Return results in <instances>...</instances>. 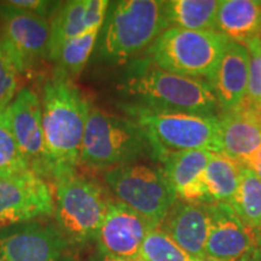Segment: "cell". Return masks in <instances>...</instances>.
<instances>
[{"instance_id":"cell-21","label":"cell","mask_w":261,"mask_h":261,"mask_svg":"<svg viewBox=\"0 0 261 261\" xmlns=\"http://www.w3.org/2000/svg\"><path fill=\"white\" fill-rule=\"evenodd\" d=\"M217 0H169L165 2V14L168 28L185 31H214Z\"/></svg>"},{"instance_id":"cell-32","label":"cell","mask_w":261,"mask_h":261,"mask_svg":"<svg viewBox=\"0 0 261 261\" xmlns=\"http://www.w3.org/2000/svg\"><path fill=\"white\" fill-rule=\"evenodd\" d=\"M249 109H250V108H249ZM252 110H253L254 113L256 114V116L259 117V120H260V121H261V106L256 107V108H254V109H252Z\"/></svg>"},{"instance_id":"cell-34","label":"cell","mask_w":261,"mask_h":261,"mask_svg":"<svg viewBox=\"0 0 261 261\" xmlns=\"http://www.w3.org/2000/svg\"><path fill=\"white\" fill-rule=\"evenodd\" d=\"M259 4H260V6H261V2H259Z\"/></svg>"},{"instance_id":"cell-1","label":"cell","mask_w":261,"mask_h":261,"mask_svg":"<svg viewBox=\"0 0 261 261\" xmlns=\"http://www.w3.org/2000/svg\"><path fill=\"white\" fill-rule=\"evenodd\" d=\"M40 100L45 145L57 182L75 174L80 165L91 104L73 80L57 70L45 81Z\"/></svg>"},{"instance_id":"cell-26","label":"cell","mask_w":261,"mask_h":261,"mask_svg":"<svg viewBox=\"0 0 261 261\" xmlns=\"http://www.w3.org/2000/svg\"><path fill=\"white\" fill-rule=\"evenodd\" d=\"M21 73L17 58L0 34V113L4 112L17 93V76Z\"/></svg>"},{"instance_id":"cell-9","label":"cell","mask_w":261,"mask_h":261,"mask_svg":"<svg viewBox=\"0 0 261 261\" xmlns=\"http://www.w3.org/2000/svg\"><path fill=\"white\" fill-rule=\"evenodd\" d=\"M73 247L51 223L33 220L0 228L2 261H73Z\"/></svg>"},{"instance_id":"cell-7","label":"cell","mask_w":261,"mask_h":261,"mask_svg":"<svg viewBox=\"0 0 261 261\" xmlns=\"http://www.w3.org/2000/svg\"><path fill=\"white\" fill-rule=\"evenodd\" d=\"M104 180L117 202L159 227L177 201L160 165L135 162L107 169Z\"/></svg>"},{"instance_id":"cell-30","label":"cell","mask_w":261,"mask_h":261,"mask_svg":"<svg viewBox=\"0 0 261 261\" xmlns=\"http://www.w3.org/2000/svg\"><path fill=\"white\" fill-rule=\"evenodd\" d=\"M244 166L249 169H252L257 177L261 179V145L259 146V149L247 160Z\"/></svg>"},{"instance_id":"cell-4","label":"cell","mask_w":261,"mask_h":261,"mask_svg":"<svg viewBox=\"0 0 261 261\" xmlns=\"http://www.w3.org/2000/svg\"><path fill=\"white\" fill-rule=\"evenodd\" d=\"M144 158L155 160V152L148 136L135 120L91 106L85 127L80 165L107 171L139 162Z\"/></svg>"},{"instance_id":"cell-35","label":"cell","mask_w":261,"mask_h":261,"mask_svg":"<svg viewBox=\"0 0 261 261\" xmlns=\"http://www.w3.org/2000/svg\"><path fill=\"white\" fill-rule=\"evenodd\" d=\"M0 261H2V260H0Z\"/></svg>"},{"instance_id":"cell-22","label":"cell","mask_w":261,"mask_h":261,"mask_svg":"<svg viewBox=\"0 0 261 261\" xmlns=\"http://www.w3.org/2000/svg\"><path fill=\"white\" fill-rule=\"evenodd\" d=\"M243 165L223 152H214L204 171V182L212 202L228 203L240 185Z\"/></svg>"},{"instance_id":"cell-25","label":"cell","mask_w":261,"mask_h":261,"mask_svg":"<svg viewBox=\"0 0 261 261\" xmlns=\"http://www.w3.org/2000/svg\"><path fill=\"white\" fill-rule=\"evenodd\" d=\"M178 246L161 228H152L140 248L138 261H198Z\"/></svg>"},{"instance_id":"cell-2","label":"cell","mask_w":261,"mask_h":261,"mask_svg":"<svg viewBox=\"0 0 261 261\" xmlns=\"http://www.w3.org/2000/svg\"><path fill=\"white\" fill-rule=\"evenodd\" d=\"M123 91L132 99L130 106L155 112L220 114L213 87L207 80L163 70L146 56L136 58L129 64Z\"/></svg>"},{"instance_id":"cell-24","label":"cell","mask_w":261,"mask_h":261,"mask_svg":"<svg viewBox=\"0 0 261 261\" xmlns=\"http://www.w3.org/2000/svg\"><path fill=\"white\" fill-rule=\"evenodd\" d=\"M100 28H93L80 37L68 41L56 58L57 71L74 80L83 73L99 37Z\"/></svg>"},{"instance_id":"cell-27","label":"cell","mask_w":261,"mask_h":261,"mask_svg":"<svg viewBox=\"0 0 261 261\" xmlns=\"http://www.w3.org/2000/svg\"><path fill=\"white\" fill-rule=\"evenodd\" d=\"M31 166L9 128L5 113H0V177L25 172Z\"/></svg>"},{"instance_id":"cell-15","label":"cell","mask_w":261,"mask_h":261,"mask_svg":"<svg viewBox=\"0 0 261 261\" xmlns=\"http://www.w3.org/2000/svg\"><path fill=\"white\" fill-rule=\"evenodd\" d=\"M213 154L207 150H189L159 156L156 161L165 172L177 200L212 203L204 182V171Z\"/></svg>"},{"instance_id":"cell-8","label":"cell","mask_w":261,"mask_h":261,"mask_svg":"<svg viewBox=\"0 0 261 261\" xmlns=\"http://www.w3.org/2000/svg\"><path fill=\"white\" fill-rule=\"evenodd\" d=\"M109 203L102 188L90 179L73 174L56 182L57 226L74 246L96 240Z\"/></svg>"},{"instance_id":"cell-31","label":"cell","mask_w":261,"mask_h":261,"mask_svg":"<svg viewBox=\"0 0 261 261\" xmlns=\"http://www.w3.org/2000/svg\"><path fill=\"white\" fill-rule=\"evenodd\" d=\"M92 261H138V260H121V259H110V257H106L97 254L96 256H93Z\"/></svg>"},{"instance_id":"cell-14","label":"cell","mask_w":261,"mask_h":261,"mask_svg":"<svg viewBox=\"0 0 261 261\" xmlns=\"http://www.w3.org/2000/svg\"><path fill=\"white\" fill-rule=\"evenodd\" d=\"M156 228L127 205L110 201L94 242L98 254L110 259L138 260L146 234Z\"/></svg>"},{"instance_id":"cell-6","label":"cell","mask_w":261,"mask_h":261,"mask_svg":"<svg viewBox=\"0 0 261 261\" xmlns=\"http://www.w3.org/2000/svg\"><path fill=\"white\" fill-rule=\"evenodd\" d=\"M228 42L217 31L169 27L145 52V56L163 70L210 83Z\"/></svg>"},{"instance_id":"cell-13","label":"cell","mask_w":261,"mask_h":261,"mask_svg":"<svg viewBox=\"0 0 261 261\" xmlns=\"http://www.w3.org/2000/svg\"><path fill=\"white\" fill-rule=\"evenodd\" d=\"M0 27L9 46L17 58L22 73L39 61L48 58L50 21L40 16L0 3Z\"/></svg>"},{"instance_id":"cell-23","label":"cell","mask_w":261,"mask_h":261,"mask_svg":"<svg viewBox=\"0 0 261 261\" xmlns=\"http://www.w3.org/2000/svg\"><path fill=\"white\" fill-rule=\"evenodd\" d=\"M228 204L244 224L261 230V179L244 165L240 185Z\"/></svg>"},{"instance_id":"cell-11","label":"cell","mask_w":261,"mask_h":261,"mask_svg":"<svg viewBox=\"0 0 261 261\" xmlns=\"http://www.w3.org/2000/svg\"><path fill=\"white\" fill-rule=\"evenodd\" d=\"M55 214V197L44 178L33 172L0 177V228Z\"/></svg>"},{"instance_id":"cell-19","label":"cell","mask_w":261,"mask_h":261,"mask_svg":"<svg viewBox=\"0 0 261 261\" xmlns=\"http://www.w3.org/2000/svg\"><path fill=\"white\" fill-rule=\"evenodd\" d=\"M218 119L223 154L244 165L261 145L259 117L252 109L241 106L219 114Z\"/></svg>"},{"instance_id":"cell-29","label":"cell","mask_w":261,"mask_h":261,"mask_svg":"<svg viewBox=\"0 0 261 261\" xmlns=\"http://www.w3.org/2000/svg\"><path fill=\"white\" fill-rule=\"evenodd\" d=\"M10 5L32 12L50 21L62 2H50V0H10Z\"/></svg>"},{"instance_id":"cell-33","label":"cell","mask_w":261,"mask_h":261,"mask_svg":"<svg viewBox=\"0 0 261 261\" xmlns=\"http://www.w3.org/2000/svg\"><path fill=\"white\" fill-rule=\"evenodd\" d=\"M198 261H215V260H212V259H207V257H204V259H200Z\"/></svg>"},{"instance_id":"cell-28","label":"cell","mask_w":261,"mask_h":261,"mask_svg":"<svg viewBox=\"0 0 261 261\" xmlns=\"http://www.w3.org/2000/svg\"><path fill=\"white\" fill-rule=\"evenodd\" d=\"M249 52V76L248 89L243 107L254 108L261 106V35L244 42Z\"/></svg>"},{"instance_id":"cell-20","label":"cell","mask_w":261,"mask_h":261,"mask_svg":"<svg viewBox=\"0 0 261 261\" xmlns=\"http://www.w3.org/2000/svg\"><path fill=\"white\" fill-rule=\"evenodd\" d=\"M214 31L230 41L244 44L261 32V6L253 0H223L217 11Z\"/></svg>"},{"instance_id":"cell-3","label":"cell","mask_w":261,"mask_h":261,"mask_svg":"<svg viewBox=\"0 0 261 261\" xmlns=\"http://www.w3.org/2000/svg\"><path fill=\"white\" fill-rule=\"evenodd\" d=\"M168 28L165 2L121 0L110 3L100 28L98 54L108 62L136 60Z\"/></svg>"},{"instance_id":"cell-17","label":"cell","mask_w":261,"mask_h":261,"mask_svg":"<svg viewBox=\"0 0 261 261\" xmlns=\"http://www.w3.org/2000/svg\"><path fill=\"white\" fill-rule=\"evenodd\" d=\"M159 228L196 259H204L211 228L208 203L177 200Z\"/></svg>"},{"instance_id":"cell-18","label":"cell","mask_w":261,"mask_h":261,"mask_svg":"<svg viewBox=\"0 0 261 261\" xmlns=\"http://www.w3.org/2000/svg\"><path fill=\"white\" fill-rule=\"evenodd\" d=\"M249 76V52L238 42L230 41L210 80L219 104L220 114L240 108L246 100Z\"/></svg>"},{"instance_id":"cell-10","label":"cell","mask_w":261,"mask_h":261,"mask_svg":"<svg viewBox=\"0 0 261 261\" xmlns=\"http://www.w3.org/2000/svg\"><path fill=\"white\" fill-rule=\"evenodd\" d=\"M211 228L205 257L215 261H261V230L243 223L225 202L208 203Z\"/></svg>"},{"instance_id":"cell-5","label":"cell","mask_w":261,"mask_h":261,"mask_svg":"<svg viewBox=\"0 0 261 261\" xmlns=\"http://www.w3.org/2000/svg\"><path fill=\"white\" fill-rule=\"evenodd\" d=\"M123 109L148 136L155 160L162 154L189 150L223 152L219 115L155 112L130 104Z\"/></svg>"},{"instance_id":"cell-12","label":"cell","mask_w":261,"mask_h":261,"mask_svg":"<svg viewBox=\"0 0 261 261\" xmlns=\"http://www.w3.org/2000/svg\"><path fill=\"white\" fill-rule=\"evenodd\" d=\"M6 121L31 169L42 178L54 179V171L45 145L41 100L29 87L16 93L4 110Z\"/></svg>"},{"instance_id":"cell-16","label":"cell","mask_w":261,"mask_h":261,"mask_svg":"<svg viewBox=\"0 0 261 261\" xmlns=\"http://www.w3.org/2000/svg\"><path fill=\"white\" fill-rule=\"evenodd\" d=\"M110 2L107 0H70L61 3L50 19L48 58L56 61L68 41L93 28H102Z\"/></svg>"}]
</instances>
